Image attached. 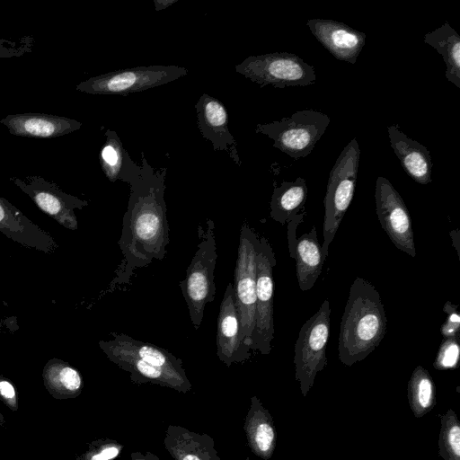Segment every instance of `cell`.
Returning a JSON list of instances; mask_svg holds the SVG:
<instances>
[{
    "mask_svg": "<svg viewBox=\"0 0 460 460\" xmlns=\"http://www.w3.org/2000/svg\"><path fill=\"white\" fill-rule=\"evenodd\" d=\"M34 39L24 36L17 40H10L1 37L0 33V58H20L31 52Z\"/></svg>",
    "mask_w": 460,
    "mask_h": 460,
    "instance_id": "cell-32",
    "label": "cell"
},
{
    "mask_svg": "<svg viewBox=\"0 0 460 460\" xmlns=\"http://www.w3.org/2000/svg\"><path fill=\"white\" fill-rule=\"evenodd\" d=\"M4 423H5L4 417L3 413L0 411V427L4 426Z\"/></svg>",
    "mask_w": 460,
    "mask_h": 460,
    "instance_id": "cell-38",
    "label": "cell"
},
{
    "mask_svg": "<svg viewBox=\"0 0 460 460\" xmlns=\"http://www.w3.org/2000/svg\"><path fill=\"white\" fill-rule=\"evenodd\" d=\"M9 180L26 193L40 210L61 226L70 230L77 229L75 209L86 207V200L64 192L56 183L39 175H30L22 179L10 177Z\"/></svg>",
    "mask_w": 460,
    "mask_h": 460,
    "instance_id": "cell-12",
    "label": "cell"
},
{
    "mask_svg": "<svg viewBox=\"0 0 460 460\" xmlns=\"http://www.w3.org/2000/svg\"><path fill=\"white\" fill-rule=\"evenodd\" d=\"M164 446L174 460H221L209 435L180 425L167 427Z\"/></svg>",
    "mask_w": 460,
    "mask_h": 460,
    "instance_id": "cell-21",
    "label": "cell"
},
{
    "mask_svg": "<svg viewBox=\"0 0 460 460\" xmlns=\"http://www.w3.org/2000/svg\"><path fill=\"white\" fill-rule=\"evenodd\" d=\"M304 215L299 213L288 223V247L290 257L296 261L298 286L302 291H307L320 277L325 261L315 226L309 233L296 237V229L303 222Z\"/></svg>",
    "mask_w": 460,
    "mask_h": 460,
    "instance_id": "cell-13",
    "label": "cell"
},
{
    "mask_svg": "<svg viewBox=\"0 0 460 460\" xmlns=\"http://www.w3.org/2000/svg\"><path fill=\"white\" fill-rule=\"evenodd\" d=\"M359 158V145L356 138H352L343 148L329 173L323 199V243L321 246L324 261L328 256L329 246L352 201Z\"/></svg>",
    "mask_w": 460,
    "mask_h": 460,
    "instance_id": "cell-4",
    "label": "cell"
},
{
    "mask_svg": "<svg viewBox=\"0 0 460 460\" xmlns=\"http://www.w3.org/2000/svg\"><path fill=\"white\" fill-rule=\"evenodd\" d=\"M99 346L110 361L129 373L130 380L135 384L158 385L183 394L190 392L192 388L186 372H177L156 367L111 348L104 341H100Z\"/></svg>",
    "mask_w": 460,
    "mask_h": 460,
    "instance_id": "cell-15",
    "label": "cell"
},
{
    "mask_svg": "<svg viewBox=\"0 0 460 460\" xmlns=\"http://www.w3.org/2000/svg\"><path fill=\"white\" fill-rule=\"evenodd\" d=\"M178 0H154L155 11H161L175 4Z\"/></svg>",
    "mask_w": 460,
    "mask_h": 460,
    "instance_id": "cell-36",
    "label": "cell"
},
{
    "mask_svg": "<svg viewBox=\"0 0 460 460\" xmlns=\"http://www.w3.org/2000/svg\"><path fill=\"white\" fill-rule=\"evenodd\" d=\"M438 445L443 460H460V422L453 409L440 415Z\"/></svg>",
    "mask_w": 460,
    "mask_h": 460,
    "instance_id": "cell-29",
    "label": "cell"
},
{
    "mask_svg": "<svg viewBox=\"0 0 460 460\" xmlns=\"http://www.w3.org/2000/svg\"><path fill=\"white\" fill-rule=\"evenodd\" d=\"M275 265L276 258L271 245L264 236H259L256 253L255 327L251 349L262 355H268L270 352L274 338L273 268Z\"/></svg>",
    "mask_w": 460,
    "mask_h": 460,
    "instance_id": "cell-10",
    "label": "cell"
},
{
    "mask_svg": "<svg viewBox=\"0 0 460 460\" xmlns=\"http://www.w3.org/2000/svg\"><path fill=\"white\" fill-rule=\"evenodd\" d=\"M306 25L315 39L341 61L355 64L366 44L367 35L344 22L311 19Z\"/></svg>",
    "mask_w": 460,
    "mask_h": 460,
    "instance_id": "cell-17",
    "label": "cell"
},
{
    "mask_svg": "<svg viewBox=\"0 0 460 460\" xmlns=\"http://www.w3.org/2000/svg\"><path fill=\"white\" fill-rule=\"evenodd\" d=\"M188 74L176 65L141 66L108 72L90 77L75 86V90L90 94L128 95L161 86Z\"/></svg>",
    "mask_w": 460,
    "mask_h": 460,
    "instance_id": "cell-7",
    "label": "cell"
},
{
    "mask_svg": "<svg viewBox=\"0 0 460 460\" xmlns=\"http://www.w3.org/2000/svg\"><path fill=\"white\" fill-rule=\"evenodd\" d=\"M308 189L304 178L293 181H282L275 187L270 203V217L284 225L293 219L306 201Z\"/></svg>",
    "mask_w": 460,
    "mask_h": 460,
    "instance_id": "cell-26",
    "label": "cell"
},
{
    "mask_svg": "<svg viewBox=\"0 0 460 460\" xmlns=\"http://www.w3.org/2000/svg\"><path fill=\"white\" fill-rule=\"evenodd\" d=\"M424 42L434 48L446 64V78L460 88V36L446 22L424 35Z\"/></svg>",
    "mask_w": 460,
    "mask_h": 460,
    "instance_id": "cell-27",
    "label": "cell"
},
{
    "mask_svg": "<svg viewBox=\"0 0 460 460\" xmlns=\"http://www.w3.org/2000/svg\"><path fill=\"white\" fill-rule=\"evenodd\" d=\"M407 396L415 418L423 417L436 406L435 383L423 367L418 366L412 371L407 385Z\"/></svg>",
    "mask_w": 460,
    "mask_h": 460,
    "instance_id": "cell-28",
    "label": "cell"
},
{
    "mask_svg": "<svg viewBox=\"0 0 460 460\" xmlns=\"http://www.w3.org/2000/svg\"><path fill=\"white\" fill-rule=\"evenodd\" d=\"M142 171L130 185L119 247L123 259L115 270L108 291L130 282L135 271L162 261L167 253L170 229L164 201L166 168L155 171L142 152Z\"/></svg>",
    "mask_w": 460,
    "mask_h": 460,
    "instance_id": "cell-1",
    "label": "cell"
},
{
    "mask_svg": "<svg viewBox=\"0 0 460 460\" xmlns=\"http://www.w3.org/2000/svg\"><path fill=\"white\" fill-rule=\"evenodd\" d=\"M199 242L197 251L179 284L189 309L191 323L198 330L204 317L207 304L215 298L214 271L217 253L215 238V224L207 219L206 226L198 227Z\"/></svg>",
    "mask_w": 460,
    "mask_h": 460,
    "instance_id": "cell-3",
    "label": "cell"
},
{
    "mask_svg": "<svg viewBox=\"0 0 460 460\" xmlns=\"http://www.w3.org/2000/svg\"><path fill=\"white\" fill-rule=\"evenodd\" d=\"M443 311L447 314L446 321L440 328L443 339L459 335L460 314L457 311V305H453L450 301H447L444 305Z\"/></svg>",
    "mask_w": 460,
    "mask_h": 460,
    "instance_id": "cell-33",
    "label": "cell"
},
{
    "mask_svg": "<svg viewBox=\"0 0 460 460\" xmlns=\"http://www.w3.org/2000/svg\"><path fill=\"white\" fill-rule=\"evenodd\" d=\"M330 122L328 115L306 109L280 120L257 124L255 131L268 136L274 147L298 160L312 153Z\"/></svg>",
    "mask_w": 460,
    "mask_h": 460,
    "instance_id": "cell-5",
    "label": "cell"
},
{
    "mask_svg": "<svg viewBox=\"0 0 460 460\" xmlns=\"http://www.w3.org/2000/svg\"><path fill=\"white\" fill-rule=\"evenodd\" d=\"M375 200L381 227L396 248L414 258L416 249L409 210L390 181L383 176L376 179Z\"/></svg>",
    "mask_w": 460,
    "mask_h": 460,
    "instance_id": "cell-11",
    "label": "cell"
},
{
    "mask_svg": "<svg viewBox=\"0 0 460 460\" xmlns=\"http://www.w3.org/2000/svg\"><path fill=\"white\" fill-rule=\"evenodd\" d=\"M387 130L390 146L408 176L420 184L431 182L433 164L428 148L407 137L396 124Z\"/></svg>",
    "mask_w": 460,
    "mask_h": 460,
    "instance_id": "cell-20",
    "label": "cell"
},
{
    "mask_svg": "<svg viewBox=\"0 0 460 460\" xmlns=\"http://www.w3.org/2000/svg\"><path fill=\"white\" fill-rule=\"evenodd\" d=\"M124 446L111 438H100L89 444L88 449L75 460H114L123 450Z\"/></svg>",
    "mask_w": 460,
    "mask_h": 460,
    "instance_id": "cell-30",
    "label": "cell"
},
{
    "mask_svg": "<svg viewBox=\"0 0 460 460\" xmlns=\"http://www.w3.org/2000/svg\"><path fill=\"white\" fill-rule=\"evenodd\" d=\"M387 319L375 286L358 277L349 288L340 325L338 358L350 367L365 359L382 341Z\"/></svg>",
    "mask_w": 460,
    "mask_h": 460,
    "instance_id": "cell-2",
    "label": "cell"
},
{
    "mask_svg": "<svg viewBox=\"0 0 460 460\" xmlns=\"http://www.w3.org/2000/svg\"><path fill=\"white\" fill-rule=\"evenodd\" d=\"M459 335L455 337L443 339L436 358L433 367L437 370L456 369L458 367L460 359V343Z\"/></svg>",
    "mask_w": 460,
    "mask_h": 460,
    "instance_id": "cell-31",
    "label": "cell"
},
{
    "mask_svg": "<svg viewBox=\"0 0 460 460\" xmlns=\"http://www.w3.org/2000/svg\"><path fill=\"white\" fill-rule=\"evenodd\" d=\"M0 326H1V324H0Z\"/></svg>",
    "mask_w": 460,
    "mask_h": 460,
    "instance_id": "cell-39",
    "label": "cell"
},
{
    "mask_svg": "<svg viewBox=\"0 0 460 460\" xmlns=\"http://www.w3.org/2000/svg\"><path fill=\"white\" fill-rule=\"evenodd\" d=\"M131 460H160L157 456L151 452H134L131 453Z\"/></svg>",
    "mask_w": 460,
    "mask_h": 460,
    "instance_id": "cell-35",
    "label": "cell"
},
{
    "mask_svg": "<svg viewBox=\"0 0 460 460\" xmlns=\"http://www.w3.org/2000/svg\"><path fill=\"white\" fill-rule=\"evenodd\" d=\"M450 235L453 239V245L456 247V252L459 256L460 252H459V241H460V234H459V229H456L454 231H451L450 232Z\"/></svg>",
    "mask_w": 460,
    "mask_h": 460,
    "instance_id": "cell-37",
    "label": "cell"
},
{
    "mask_svg": "<svg viewBox=\"0 0 460 460\" xmlns=\"http://www.w3.org/2000/svg\"><path fill=\"white\" fill-rule=\"evenodd\" d=\"M258 243V234L246 223H243L240 230L233 286L240 316L243 342L250 349L255 327Z\"/></svg>",
    "mask_w": 460,
    "mask_h": 460,
    "instance_id": "cell-9",
    "label": "cell"
},
{
    "mask_svg": "<svg viewBox=\"0 0 460 460\" xmlns=\"http://www.w3.org/2000/svg\"><path fill=\"white\" fill-rule=\"evenodd\" d=\"M243 430L252 452L263 460L270 459L277 445L276 427L271 414L256 395L251 398Z\"/></svg>",
    "mask_w": 460,
    "mask_h": 460,
    "instance_id": "cell-22",
    "label": "cell"
},
{
    "mask_svg": "<svg viewBox=\"0 0 460 460\" xmlns=\"http://www.w3.org/2000/svg\"><path fill=\"white\" fill-rule=\"evenodd\" d=\"M14 136L53 138L78 130L82 122L64 116L28 112L10 114L0 119Z\"/></svg>",
    "mask_w": 460,
    "mask_h": 460,
    "instance_id": "cell-18",
    "label": "cell"
},
{
    "mask_svg": "<svg viewBox=\"0 0 460 460\" xmlns=\"http://www.w3.org/2000/svg\"><path fill=\"white\" fill-rule=\"evenodd\" d=\"M234 68L261 87L308 86L316 81L314 67L288 52L250 56Z\"/></svg>",
    "mask_w": 460,
    "mask_h": 460,
    "instance_id": "cell-8",
    "label": "cell"
},
{
    "mask_svg": "<svg viewBox=\"0 0 460 460\" xmlns=\"http://www.w3.org/2000/svg\"><path fill=\"white\" fill-rule=\"evenodd\" d=\"M195 108L202 137L212 143L214 150L227 152L234 162L241 166L237 144L228 128V114L225 105L215 97L203 93Z\"/></svg>",
    "mask_w": 460,
    "mask_h": 460,
    "instance_id": "cell-16",
    "label": "cell"
},
{
    "mask_svg": "<svg viewBox=\"0 0 460 460\" xmlns=\"http://www.w3.org/2000/svg\"><path fill=\"white\" fill-rule=\"evenodd\" d=\"M217 355L220 361L230 367L250 358V348L243 342L241 322L234 286H226L220 304L217 328Z\"/></svg>",
    "mask_w": 460,
    "mask_h": 460,
    "instance_id": "cell-14",
    "label": "cell"
},
{
    "mask_svg": "<svg viewBox=\"0 0 460 460\" xmlns=\"http://www.w3.org/2000/svg\"><path fill=\"white\" fill-rule=\"evenodd\" d=\"M331 332V307L324 300L318 311L301 327L295 344V379L303 396L312 388L316 375L327 365L326 345Z\"/></svg>",
    "mask_w": 460,
    "mask_h": 460,
    "instance_id": "cell-6",
    "label": "cell"
},
{
    "mask_svg": "<svg viewBox=\"0 0 460 460\" xmlns=\"http://www.w3.org/2000/svg\"><path fill=\"white\" fill-rule=\"evenodd\" d=\"M100 164L111 182L122 181L130 186L141 176V165L131 159L118 134L111 129L105 131V142L100 152Z\"/></svg>",
    "mask_w": 460,
    "mask_h": 460,
    "instance_id": "cell-23",
    "label": "cell"
},
{
    "mask_svg": "<svg viewBox=\"0 0 460 460\" xmlns=\"http://www.w3.org/2000/svg\"><path fill=\"white\" fill-rule=\"evenodd\" d=\"M0 232L22 245L50 252L58 248L54 239L33 224L16 207L0 196Z\"/></svg>",
    "mask_w": 460,
    "mask_h": 460,
    "instance_id": "cell-19",
    "label": "cell"
},
{
    "mask_svg": "<svg viewBox=\"0 0 460 460\" xmlns=\"http://www.w3.org/2000/svg\"><path fill=\"white\" fill-rule=\"evenodd\" d=\"M43 384L49 394L57 400L71 399L82 393L84 381L80 372L60 359L48 361L42 372Z\"/></svg>",
    "mask_w": 460,
    "mask_h": 460,
    "instance_id": "cell-25",
    "label": "cell"
},
{
    "mask_svg": "<svg viewBox=\"0 0 460 460\" xmlns=\"http://www.w3.org/2000/svg\"><path fill=\"white\" fill-rule=\"evenodd\" d=\"M111 334L112 339L104 341L110 347L156 367L185 372L182 360L168 350L149 342L136 340L125 333L111 332Z\"/></svg>",
    "mask_w": 460,
    "mask_h": 460,
    "instance_id": "cell-24",
    "label": "cell"
},
{
    "mask_svg": "<svg viewBox=\"0 0 460 460\" xmlns=\"http://www.w3.org/2000/svg\"><path fill=\"white\" fill-rule=\"evenodd\" d=\"M0 402L12 411L19 409L17 392L13 383L0 375Z\"/></svg>",
    "mask_w": 460,
    "mask_h": 460,
    "instance_id": "cell-34",
    "label": "cell"
}]
</instances>
